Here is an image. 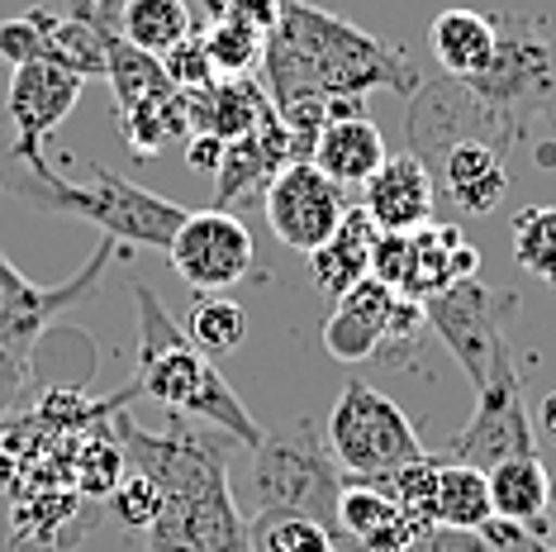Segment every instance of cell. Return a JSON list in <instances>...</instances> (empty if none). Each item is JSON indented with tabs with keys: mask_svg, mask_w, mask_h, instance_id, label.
Listing matches in <instances>:
<instances>
[{
	"mask_svg": "<svg viewBox=\"0 0 556 552\" xmlns=\"http://www.w3.org/2000/svg\"><path fill=\"white\" fill-rule=\"evenodd\" d=\"M72 10L148 58H167L200 29V10L191 0H72Z\"/></svg>",
	"mask_w": 556,
	"mask_h": 552,
	"instance_id": "cell-16",
	"label": "cell"
},
{
	"mask_svg": "<svg viewBox=\"0 0 556 552\" xmlns=\"http://www.w3.org/2000/svg\"><path fill=\"white\" fill-rule=\"evenodd\" d=\"M490 505H495V519H509L528 534L552 538V472L542 467L538 457H509L500 467H490Z\"/></svg>",
	"mask_w": 556,
	"mask_h": 552,
	"instance_id": "cell-23",
	"label": "cell"
},
{
	"mask_svg": "<svg viewBox=\"0 0 556 552\" xmlns=\"http://www.w3.org/2000/svg\"><path fill=\"white\" fill-rule=\"evenodd\" d=\"M485 538H490V543H495L500 552H556L552 538L528 534V529H518V524H509V519H490V524H485Z\"/></svg>",
	"mask_w": 556,
	"mask_h": 552,
	"instance_id": "cell-37",
	"label": "cell"
},
{
	"mask_svg": "<svg viewBox=\"0 0 556 552\" xmlns=\"http://www.w3.org/2000/svg\"><path fill=\"white\" fill-rule=\"evenodd\" d=\"M480 253L457 224H424L414 234H381L371 248V276L404 300H433L438 291L476 276Z\"/></svg>",
	"mask_w": 556,
	"mask_h": 552,
	"instance_id": "cell-9",
	"label": "cell"
},
{
	"mask_svg": "<svg viewBox=\"0 0 556 552\" xmlns=\"http://www.w3.org/2000/svg\"><path fill=\"white\" fill-rule=\"evenodd\" d=\"M186 115H191V134H219L224 143H233L262 129L276 115V105L267 86L252 77H214L200 91H186Z\"/></svg>",
	"mask_w": 556,
	"mask_h": 552,
	"instance_id": "cell-21",
	"label": "cell"
},
{
	"mask_svg": "<svg viewBox=\"0 0 556 552\" xmlns=\"http://www.w3.org/2000/svg\"><path fill=\"white\" fill-rule=\"evenodd\" d=\"M248 514L262 510H295L319 519L338 538V500H343V467H338L328 434L309 414L281 419L262 434L257 448H248V462L238 472V491Z\"/></svg>",
	"mask_w": 556,
	"mask_h": 552,
	"instance_id": "cell-4",
	"label": "cell"
},
{
	"mask_svg": "<svg viewBox=\"0 0 556 552\" xmlns=\"http://www.w3.org/2000/svg\"><path fill=\"white\" fill-rule=\"evenodd\" d=\"M81 81L86 77L58 67V62H48V58L20 62V67L10 72L5 115H10V143H15L20 162L43 158V143L62 129V120L77 110Z\"/></svg>",
	"mask_w": 556,
	"mask_h": 552,
	"instance_id": "cell-15",
	"label": "cell"
},
{
	"mask_svg": "<svg viewBox=\"0 0 556 552\" xmlns=\"http://www.w3.org/2000/svg\"><path fill=\"white\" fill-rule=\"evenodd\" d=\"M371 486H381V491L390 500H400L404 510L414 514L419 524H433V495H438V457H419V462H409V467H400V472H390L381 476V481H371Z\"/></svg>",
	"mask_w": 556,
	"mask_h": 552,
	"instance_id": "cell-32",
	"label": "cell"
},
{
	"mask_svg": "<svg viewBox=\"0 0 556 552\" xmlns=\"http://www.w3.org/2000/svg\"><path fill=\"white\" fill-rule=\"evenodd\" d=\"M386 134L376 120L366 115H328L319 138H314V153L309 162L324 172V177H333L338 186H366L381 172L386 162Z\"/></svg>",
	"mask_w": 556,
	"mask_h": 552,
	"instance_id": "cell-22",
	"label": "cell"
},
{
	"mask_svg": "<svg viewBox=\"0 0 556 552\" xmlns=\"http://www.w3.org/2000/svg\"><path fill=\"white\" fill-rule=\"evenodd\" d=\"M43 29V58L58 62V67L77 72V77H105V39L81 10L67 5V15H53V10H34Z\"/></svg>",
	"mask_w": 556,
	"mask_h": 552,
	"instance_id": "cell-27",
	"label": "cell"
},
{
	"mask_svg": "<svg viewBox=\"0 0 556 552\" xmlns=\"http://www.w3.org/2000/svg\"><path fill=\"white\" fill-rule=\"evenodd\" d=\"M404 138H409V153L433 172V162L447 153L452 143H466V138H480V143L495 148H518L509 124H504L495 110L480 100L471 86L457 77H424V86L409 96V115H404Z\"/></svg>",
	"mask_w": 556,
	"mask_h": 552,
	"instance_id": "cell-10",
	"label": "cell"
},
{
	"mask_svg": "<svg viewBox=\"0 0 556 552\" xmlns=\"http://www.w3.org/2000/svg\"><path fill=\"white\" fill-rule=\"evenodd\" d=\"M186 334L200 353H238L248 343V310L229 296H205L200 305H191Z\"/></svg>",
	"mask_w": 556,
	"mask_h": 552,
	"instance_id": "cell-31",
	"label": "cell"
},
{
	"mask_svg": "<svg viewBox=\"0 0 556 552\" xmlns=\"http://www.w3.org/2000/svg\"><path fill=\"white\" fill-rule=\"evenodd\" d=\"M424 529L428 524L414 519L381 486H343V500H338V548L343 552H404Z\"/></svg>",
	"mask_w": 556,
	"mask_h": 552,
	"instance_id": "cell-19",
	"label": "cell"
},
{
	"mask_svg": "<svg viewBox=\"0 0 556 552\" xmlns=\"http://www.w3.org/2000/svg\"><path fill=\"white\" fill-rule=\"evenodd\" d=\"M162 67H167V77L181 86V91H200V86L214 81V67H210V53H205V39H200V29L186 43H176L172 53L162 58Z\"/></svg>",
	"mask_w": 556,
	"mask_h": 552,
	"instance_id": "cell-34",
	"label": "cell"
},
{
	"mask_svg": "<svg viewBox=\"0 0 556 552\" xmlns=\"http://www.w3.org/2000/svg\"><path fill=\"white\" fill-rule=\"evenodd\" d=\"M381 229H376V219L366 215L362 205H348L343 224H338V234L328 238L324 248H314L309 253V272H314V286H319L324 296H348L357 281L371 276V248Z\"/></svg>",
	"mask_w": 556,
	"mask_h": 552,
	"instance_id": "cell-24",
	"label": "cell"
},
{
	"mask_svg": "<svg viewBox=\"0 0 556 552\" xmlns=\"http://www.w3.org/2000/svg\"><path fill=\"white\" fill-rule=\"evenodd\" d=\"M538 429H542V438H552V443H556V391L542 396V405H538Z\"/></svg>",
	"mask_w": 556,
	"mask_h": 552,
	"instance_id": "cell-40",
	"label": "cell"
},
{
	"mask_svg": "<svg viewBox=\"0 0 556 552\" xmlns=\"http://www.w3.org/2000/svg\"><path fill=\"white\" fill-rule=\"evenodd\" d=\"M15 143L10 138H0V191H5V181H10V172H15Z\"/></svg>",
	"mask_w": 556,
	"mask_h": 552,
	"instance_id": "cell-41",
	"label": "cell"
},
{
	"mask_svg": "<svg viewBox=\"0 0 556 552\" xmlns=\"http://www.w3.org/2000/svg\"><path fill=\"white\" fill-rule=\"evenodd\" d=\"M428 329L442 338L457 367L466 372V381L485 386L500 367H514V348H509V319L518 315V296L514 291H490L476 276L438 291L433 300H424Z\"/></svg>",
	"mask_w": 556,
	"mask_h": 552,
	"instance_id": "cell-8",
	"label": "cell"
},
{
	"mask_svg": "<svg viewBox=\"0 0 556 552\" xmlns=\"http://www.w3.org/2000/svg\"><path fill=\"white\" fill-rule=\"evenodd\" d=\"M262 210H267V224L276 229V238H281L286 248H295V253H314V248H324L328 238L338 234L343 215H348L343 186H338L333 177H324L309 158L290 162L281 177L267 186Z\"/></svg>",
	"mask_w": 556,
	"mask_h": 552,
	"instance_id": "cell-14",
	"label": "cell"
},
{
	"mask_svg": "<svg viewBox=\"0 0 556 552\" xmlns=\"http://www.w3.org/2000/svg\"><path fill=\"white\" fill-rule=\"evenodd\" d=\"M438 205V181L414 153L386 158L381 172L362 186V210L376 219L381 234H414L433 224Z\"/></svg>",
	"mask_w": 556,
	"mask_h": 552,
	"instance_id": "cell-18",
	"label": "cell"
},
{
	"mask_svg": "<svg viewBox=\"0 0 556 552\" xmlns=\"http://www.w3.org/2000/svg\"><path fill=\"white\" fill-rule=\"evenodd\" d=\"M110 253H115V238H105V243L91 253V262H86L72 281H58V286L29 281L15 262L0 253V410H10L20 400L48 324L58 315H67L72 305H81V300L100 286Z\"/></svg>",
	"mask_w": 556,
	"mask_h": 552,
	"instance_id": "cell-6",
	"label": "cell"
},
{
	"mask_svg": "<svg viewBox=\"0 0 556 552\" xmlns=\"http://www.w3.org/2000/svg\"><path fill=\"white\" fill-rule=\"evenodd\" d=\"M404 552H500L485 529H452V524H428Z\"/></svg>",
	"mask_w": 556,
	"mask_h": 552,
	"instance_id": "cell-36",
	"label": "cell"
},
{
	"mask_svg": "<svg viewBox=\"0 0 556 552\" xmlns=\"http://www.w3.org/2000/svg\"><path fill=\"white\" fill-rule=\"evenodd\" d=\"M248 548L252 552H343L338 538L319 519L295 514V510L248 514Z\"/></svg>",
	"mask_w": 556,
	"mask_h": 552,
	"instance_id": "cell-28",
	"label": "cell"
},
{
	"mask_svg": "<svg viewBox=\"0 0 556 552\" xmlns=\"http://www.w3.org/2000/svg\"><path fill=\"white\" fill-rule=\"evenodd\" d=\"M224 153H229V143H224L219 134H191L186 138V162H191L195 172H219Z\"/></svg>",
	"mask_w": 556,
	"mask_h": 552,
	"instance_id": "cell-39",
	"label": "cell"
},
{
	"mask_svg": "<svg viewBox=\"0 0 556 552\" xmlns=\"http://www.w3.org/2000/svg\"><path fill=\"white\" fill-rule=\"evenodd\" d=\"M495 519L490 505V476L442 453L438 457V495H433V524H452V529H485Z\"/></svg>",
	"mask_w": 556,
	"mask_h": 552,
	"instance_id": "cell-26",
	"label": "cell"
},
{
	"mask_svg": "<svg viewBox=\"0 0 556 552\" xmlns=\"http://www.w3.org/2000/svg\"><path fill=\"white\" fill-rule=\"evenodd\" d=\"M328 448H333L338 467L352 481H381V476L419 462L428 448L419 429L409 424L395 400L366 381H348L343 396L333 400V414L324 424Z\"/></svg>",
	"mask_w": 556,
	"mask_h": 552,
	"instance_id": "cell-7",
	"label": "cell"
},
{
	"mask_svg": "<svg viewBox=\"0 0 556 552\" xmlns=\"http://www.w3.org/2000/svg\"><path fill=\"white\" fill-rule=\"evenodd\" d=\"M134 310H138V372L134 396H148L167 405L176 419H200L210 429L229 434L238 448L262 443V424L238 400V391L224 381L210 353H200L186 334V324L162 305V296L148 281H129Z\"/></svg>",
	"mask_w": 556,
	"mask_h": 552,
	"instance_id": "cell-2",
	"label": "cell"
},
{
	"mask_svg": "<svg viewBox=\"0 0 556 552\" xmlns=\"http://www.w3.org/2000/svg\"><path fill=\"white\" fill-rule=\"evenodd\" d=\"M110 510H115V519L124 529H148L162 514V491L143 472H124L115 481V491H110Z\"/></svg>",
	"mask_w": 556,
	"mask_h": 552,
	"instance_id": "cell-33",
	"label": "cell"
},
{
	"mask_svg": "<svg viewBox=\"0 0 556 552\" xmlns=\"http://www.w3.org/2000/svg\"><path fill=\"white\" fill-rule=\"evenodd\" d=\"M400 296L386 281L366 276L348 296L333 300V315L324 319V348L338 362H366L381 357V348H390V324H395Z\"/></svg>",
	"mask_w": 556,
	"mask_h": 552,
	"instance_id": "cell-17",
	"label": "cell"
},
{
	"mask_svg": "<svg viewBox=\"0 0 556 552\" xmlns=\"http://www.w3.org/2000/svg\"><path fill=\"white\" fill-rule=\"evenodd\" d=\"M5 191L20 196L24 205L43 210V215L86 219L105 238H124V243H138V248H162V253H167L172 234L181 229V219H186V210L176 205V200L143 191V186L115 177V172L100 167V162H91V186H77L72 177H62L48 158L15 162Z\"/></svg>",
	"mask_w": 556,
	"mask_h": 552,
	"instance_id": "cell-3",
	"label": "cell"
},
{
	"mask_svg": "<svg viewBox=\"0 0 556 552\" xmlns=\"http://www.w3.org/2000/svg\"><path fill=\"white\" fill-rule=\"evenodd\" d=\"M447 457L471 462L480 472L500 467L509 457H538V429L528 419L518 367H500L476 391V410L466 419V429L447 443Z\"/></svg>",
	"mask_w": 556,
	"mask_h": 552,
	"instance_id": "cell-12",
	"label": "cell"
},
{
	"mask_svg": "<svg viewBox=\"0 0 556 552\" xmlns=\"http://www.w3.org/2000/svg\"><path fill=\"white\" fill-rule=\"evenodd\" d=\"M143 552H252L233 486L219 481L205 491L162 495V514L143 529Z\"/></svg>",
	"mask_w": 556,
	"mask_h": 552,
	"instance_id": "cell-13",
	"label": "cell"
},
{
	"mask_svg": "<svg viewBox=\"0 0 556 552\" xmlns=\"http://www.w3.org/2000/svg\"><path fill=\"white\" fill-rule=\"evenodd\" d=\"M195 10L205 20H214V15H224V10H229V0H195Z\"/></svg>",
	"mask_w": 556,
	"mask_h": 552,
	"instance_id": "cell-42",
	"label": "cell"
},
{
	"mask_svg": "<svg viewBox=\"0 0 556 552\" xmlns=\"http://www.w3.org/2000/svg\"><path fill=\"white\" fill-rule=\"evenodd\" d=\"M490 67L466 86L509 124L514 143H538L542 167H556V39L528 15H500Z\"/></svg>",
	"mask_w": 556,
	"mask_h": 552,
	"instance_id": "cell-5",
	"label": "cell"
},
{
	"mask_svg": "<svg viewBox=\"0 0 556 552\" xmlns=\"http://www.w3.org/2000/svg\"><path fill=\"white\" fill-rule=\"evenodd\" d=\"M514 262L556 291V205H528L514 215Z\"/></svg>",
	"mask_w": 556,
	"mask_h": 552,
	"instance_id": "cell-30",
	"label": "cell"
},
{
	"mask_svg": "<svg viewBox=\"0 0 556 552\" xmlns=\"http://www.w3.org/2000/svg\"><path fill=\"white\" fill-rule=\"evenodd\" d=\"M281 5H286V0H229V10H224V15H238L243 24H252V29L271 34L276 20H281Z\"/></svg>",
	"mask_w": 556,
	"mask_h": 552,
	"instance_id": "cell-38",
	"label": "cell"
},
{
	"mask_svg": "<svg viewBox=\"0 0 556 552\" xmlns=\"http://www.w3.org/2000/svg\"><path fill=\"white\" fill-rule=\"evenodd\" d=\"M428 43H433V58L447 77L471 81L490 67L500 43V24L480 10H442V15L428 24Z\"/></svg>",
	"mask_w": 556,
	"mask_h": 552,
	"instance_id": "cell-25",
	"label": "cell"
},
{
	"mask_svg": "<svg viewBox=\"0 0 556 552\" xmlns=\"http://www.w3.org/2000/svg\"><path fill=\"white\" fill-rule=\"evenodd\" d=\"M552 538H556V491H552Z\"/></svg>",
	"mask_w": 556,
	"mask_h": 552,
	"instance_id": "cell-43",
	"label": "cell"
},
{
	"mask_svg": "<svg viewBox=\"0 0 556 552\" xmlns=\"http://www.w3.org/2000/svg\"><path fill=\"white\" fill-rule=\"evenodd\" d=\"M200 39H205L214 77H248L262 62V48H267V34L243 24L238 15H214L205 29H200Z\"/></svg>",
	"mask_w": 556,
	"mask_h": 552,
	"instance_id": "cell-29",
	"label": "cell"
},
{
	"mask_svg": "<svg viewBox=\"0 0 556 552\" xmlns=\"http://www.w3.org/2000/svg\"><path fill=\"white\" fill-rule=\"evenodd\" d=\"M262 67H267V96L276 115L295 129L305 153H314V138L338 105L362 100L366 91L414 96L424 86V72L404 48L305 0L281 5V20L262 48Z\"/></svg>",
	"mask_w": 556,
	"mask_h": 552,
	"instance_id": "cell-1",
	"label": "cell"
},
{
	"mask_svg": "<svg viewBox=\"0 0 556 552\" xmlns=\"http://www.w3.org/2000/svg\"><path fill=\"white\" fill-rule=\"evenodd\" d=\"M0 58H5L10 67L43 58V29H39L34 10L29 15H15V20H0Z\"/></svg>",
	"mask_w": 556,
	"mask_h": 552,
	"instance_id": "cell-35",
	"label": "cell"
},
{
	"mask_svg": "<svg viewBox=\"0 0 556 552\" xmlns=\"http://www.w3.org/2000/svg\"><path fill=\"white\" fill-rule=\"evenodd\" d=\"M504 158H509L504 148L466 138V143H452L447 153L433 162V181L466 215H490L504 200V191H509V167H504Z\"/></svg>",
	"mask_w": 556,
	"mask_h": 552,
	"instance_id": "cell-20",
	"label": "cell"
},
{
	"mask_svg": "<svg viewBox=\"0 0 556 552\" xmlns=\"http://www.w3.org/2000/svg\"><path fill=\"white\" fill-rule=\"evenodd\" d=\"M167 258L176 276L195 291H229V286L248 281L257 267V243H252L248 224L233 210H195L181 219V229L172 234Z\"/></svg>",
	"mask_w": 556,
	"mask_h": 552,
	"instance_id": "cell-11",
	"label": "cell"
}]
</instances>
